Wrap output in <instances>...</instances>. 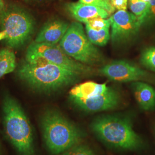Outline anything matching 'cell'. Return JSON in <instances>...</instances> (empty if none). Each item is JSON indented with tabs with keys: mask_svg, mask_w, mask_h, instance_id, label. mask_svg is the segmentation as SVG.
Here are the masks:
<instances>
[{
	"mask_svg": "<svg viewBox=\"0 0 155 155\" xmlns=\"http://www.w3.org/2000/svg\"><path fill=\"white\" fill-rule=\"evenodd\" d=\"M154 133H155V127H154Z\"/></svg>",
	"mask_w": 155,
	"mask_h": 155,
	"instance_id": "cell-30",
	"label": "cell"
},
{
	"mask_svg": "<svg viewBox=\"0 0 155 155\" xmlns=\"http://www.w3.org/2000/svg\"><path fill=\"white\" fill-rule=\"evenodd\" d=\"M143 65L155 71V47H152L144 50L141 56Z\"/></svg>",
	"mask_w": 155,
	"mask_h": 155,
	"instance_id": "cell-18",
	"label": "cell"
},
{
	"mask_svg": "<svg viewBox=\"0 0 155 155\" xmlns=\"http://www.w3.org/2000/svg\"><path fill=\"white\" fill-rule=\"evenodd\" d=\"M2 126L6 138L18 155H36L33 128L17 100L8 93L2 102Z\"/></svg>",
	"mask_w": 155,
	"mask_h": 155,
	"instance_id": "cell-1",
	"label": "cell"
},
{
	"mask_svg": "<svg viewBox=\"0 0 155 155\" xmlns=\"http://www.w3.org/2000/svg\"><path fill=\"white\" fill-rule=\"evenodd\" d=\"M85 24L94 30L99 31L106 28H110L111 21L109 18H104L102 17H96L90 19L86 22Z\"/></svg>",
	"mask_w": 155,
	"mask_h": 155,
	"instance_id": "cell-20",
	"label": "cell"
},
{
	"mask_svg": "<svg viewBox=\"0 0 155 155\" xmlns=\"http://www.w3.org/2000/svg\"><path fill=\"white\" fill-rule=\"evenodd\" d=\"M36 22L28 10L15 3L5 6L0 17L1 31L7 33L5 45L12 49H20L29 42L35 31Z\"/></svg>",
	"mask_w": 155,
	"mask_h": 155,
	"instance_id": "cell-5",
	"label": "cell"
},
{
	"mask_svg": "<svg viewBox=\"0 0 155 155\" xmlns=\"http://www.w3.org/2000/svg\"><path fill=\"white\" fill-rule=\"evenodd\" d=\"M17 75L34 91L50 94L76 83L83 75L50 63H30L24 61Z\"/></svg>",
	"mask_w": 155,
	"mask_h": 155,
	"instance_id": "cell-2",
	"label": "cell"
},
{
	"mask_svg": "<svg viewBox=\"0 0 155 155\" xmlns=\"http://www.w3.org/2000/svg\"><path fill=\"white\" fill-rule=\"evenodd\" d=\"M109 87L106 83L87 82L74 86L69 92V97L81 99L91 98L104 94Z\"/></svg>",
	"mask_w": 155,
	"mask_h": 155,
	"instance_id": "cell-14",
	"label": "cell"
},
{
	"mask_svg": "<svg viewBox=\"0 0 155 155\" xmlns=\"http://www.w3.org/2000/svg\"><path fill=\"white\" fill-rule=\"evenodd\" d=\"M133 94L140 107L144 110L155 108V89L147 83L136 81L132 83Z\"/></svg>",
	"mask_w": 155,
	"mask_h": 155,
	"instance_id": "cell-13",
	"label": "cell"
},
{
	"mask_svg": "<svg viewBox=\"0 0 155 155\" xmlns=\"http://www.w3.org/2000/svg\"><path fill=\"white\" fill-rule=\"evenodd\" d=\"M69 24L61 20H51L40 29L34 41L51 45L59 43L69 27Z\"/></svg>",
	"mask_w": 155,
	"mask_h": 155,
	"instance_id": "cell-11",
	"label": "cell"
},
{
	"mask_svg": "<svg viewBox=\"0 0 155 155\" xmlns=\"http://www.w3.org/2000/svg\"><path fill=\"white\" fill-rule=\"evenodd\" d=\"M129 7L142 25L144 22L149 10V2H143L141 0H129Z\"/></svg>",
	"mask_w": 155,
	"mask_h": 155,
	"instance_id": "cell-17",
	"label": "cell"
},
{
	"mask_svg": "<svg viewBox=\"0 0 155 155\" xmlns=\"http://www.w3.org/2000/svg\"><path fill=\"white\" fill-rule=\"evenodd\" d=\"M86 32L89 40L93 45L99 46L105 45L110 38L109 28L95 31L86 25Z\"/></svg>",
	"mask_w": 155,
	"mask_h": 155,
	"instance_id": "cell-16",
	"label": "cell"
},
{
	"mask_svg": "<svg viewBox=\"0 0 155 155\" xmlns=\"http://www.w3.org/2000/svg\"><path fill=\"white\" fill-rule=\"evenodd\" d=\"M59 45L67 55L85 65L97 64L103 59L100 51L89 40L79 22H73L69 25Z\"/></svg>",
	"mask_w": 155,
	"mask_h": 155,
	"instance_id": "cell-6",
	"label": "cell"
},
{
	"mask_svg": "<svg viewBox=\"0 0 155 155\" xmlns=\"http://www.w3.org/2000/svg\"><path fill=\"white\" fill-rule=\"evenodd\" d=\"M79 1L84 4L94 6L104 9L108 12L110 15L113 13L116 10L110 2L106 0H79Z\"/></svg>",
	"mask_w": 155,
	"mask_h": 155,
	"instance_id": "cell-21",
	"label": "cell"
},
{
	"mask_svg": "<svg viewBox=\"0 0 155 155\" xmlns=\"http://www.w3.org/2000/svg\"><path fill=\"white\" fill-rule=\"evenodd\" d=\"M25 58L24 61L30 63H50L82 75L92 71L91 68L67 55L58 45L33 41L28 46Z\"/></svg>",
	"mask_w": 155,
	"mask_h": 155,
	"instance_id": "cell-7",
	"label": "cell"
},
{
	"mask_svg": "<svg viewBox=\"0 0 155 155\" xmlns=\"http://www.w3.org/2000/svg\"><path fill=\"white\" fill-rule=\"evenodd\" d=\"M155 18V0H150L149 2V10L146 16L145 22Z\"/></svg>",
	"mask_w": 155,
	"mask_h": 155,
	"instance_id": "cell-23",
	"label": "cell"
},
{
	"mask_svg": "<svg viewBox=\"0 0 155 155\" xmlns=\"http://www.w3.org/2000/svg\"><path fill=\"white\" fill-rule=\"evenodd\" d=\"M39 125L47 149L53 155L61 154L83 143L85 134L61 111L45 109L39 118Z\"/></svg>",
	"mask_w": 155,
	"mask_h": 155,
	"instance_id": "cell-3",
	"label": "cell"
},
{
	"mask_svg": "<svg viewBox=\"0 0 155 155\" xmlns=\"http://www.w3.org/2000/svg\"><path fill=\"white\" fill-rule=\"evenodd\" d=\"M110 3L118 11L127 9V0H111Z\"/></svg>",
	"mask_w": 155,
	"mask_h": 155,
	"instance_id": "cell-22",
	"label": "cell"
},
{
	"mask_svg": "<svg viewBox=\"0 0 155 155\" xmlns=\"http://www.w3.org/2000/svg\"><path fill=\"white\" fill-rule=\"evenodd\" d=\"M143 2H150V0H141Z\"/></svg>",
	"mask_w": 155,
	"mask_h": 155,
	"instance_id": "cell-28",
	"label": "cell"
},
{
	"mask_svg": "<svg viewBox=\"0 0 155 155\" xmlns=\"http://www.w3.org/2000/svg\"><path fill=\"white\" fill-rule=\"evenodd\" d=\"M111 21L110 38L113 43L127 40L139 31L141 26L137 17L127 10H120L109 17Z\"/></svg>",
	"mask_w": 155,
	"mask_h": 155,
	"instance_id": "cell-8",
	"label": "cell"
},
{
	"mask_svg": "<svg viewBox=\"0 0 155 155\" xmlns=\"http://www.w3.org/2000/svg\"><path fill=\"white\" fill-rule=\"evenodd\" d=\"M106 1H108V2H110V1L111 0H106Z\"/></svg>",
	"mask_w": 155,
	"mask_h": 155,
	"instance_id": "cell-29",
	"label": "cell"
},
{
	"mask_svg": "<svg viewBox=\"0 0 155 155\" xmlns=\"http://www.w3.org/2000/svg\"><path fill=\"white\" fill-rule=\"evenodd\" d=\"M72 104L81 110L95 113L117 108L121 102V95L116 89L109 87L104 94L89 99L70 98Z\"/></svg>",
	"mask_w": 155,
	"mask_h": 155,
	"instance_id": "cell-10",
	"label": "cell"
},
{
	"mask_svg": "<svg viewBox=\"0 0 155 155\" xmlns=\"http://www.w3.org/2000/svg\"><path fill=\"white\" fill-rule=\"evenodd\" d=\"M0 155H2V145L0 142Z\"/></svg>",
	"mask_w": 155,
	"mask_h": 155,
	"instance_id": "cell-27",
	"label": "cell"
},
{
	"mask_svg": "<svg viewBox=\"0 0 155 155\" xmlns=\"http://www.w3.org/2000/svg\"><path fill=\"white\" fill-rule=\"evenodd\" d=\"M21 1L30 5H36V4H40L44 0H21Z\"/></svg>",
	"mask_w": 155,
	"mask_h": 155,
	"instance_id": "cell-24",
	"label": "cell"
},
{
	"mask_svg": "<svg viewBox=\"0 0 155 155\" xmlns=\"http://www.w3.org/2000/svg\"><path fill=\"white\" fill-rule=\"evenodd\" d=\"M5 2L4 1L0 2V17H1L2 12L5 8Z\"/></svg>",
	"mask_w": 155,
	"mask_h": 155,
	"instance_id": "cell-26",
	"label": "cell"
},
{
	"mask_svg": "<svg viewBox=\"0 0 155 155\" xmlns=\"http://www.w3.org/2000/svg\"><path fill=\"white\" fill-rule=\"evenodd\" d=\"M61 155H97L93 149L83 143L74 146L62 153Z\"/></svg>",
	"mask_w": 155,
	"mask_h": 155,
	"instance_id": "cell-19",
	"label": "cell"
},
{
	"mask_svg": "<svg viewBox=\"0 0 155 155\" xmlns=\"http://www.w3.org/2000/svg\"><path fill=\"white\" fill-rule=\"evenodd\" d=\"M65 9L68 14L79 22L86 23L96 17L107 18L110 14L105 9L80 2H68Z\"/></svg>",
	"mask_w": 155,
	"mask_h": 155,
	"instance_id": "cell-12",
	"label": "cell"
},
{
	"mask_svg": "<svg viewBox=\"0 0 155 155\" xmlns=\"http://www.w3.org/2000/svg\"><path fill=\"white\" fill-rule=\"evenodd\" d=\"M7 33L5 31H0V41L2 40H5L7 38Z\"/></svg>",
	"mask_w": 155,
	"mask_h": 155,
	"instance_id": "cell-25",
	"label": "cell"
},
{
	"mask_svg": "<svg viewBox=\"0 0 155 155\" xmlns=\"http://www.w3.org/2000/svg\"><path fill=\"white\" fill-rule=\"evenodd\" d=\"M16 67V56L10 48L0 50V78L15 71Z\"/></svg>",
	"mask_w": 155,
	"mask_h": 155,
	"instance_id": "cell-15",
	"label": "cell"
},
{
	"mask_svg": "<svg viewBox=\"0 0 155 155\" xmlns=\"http://www.w3.org/2000/svg\"><path fill=\"white\" fill-rule=\"evenodd\" d=\"M99 72L110 80L118 82H136L148 77L144 70L126 61H111L100 68Z\"/></svg>",
	"mask_w": 155,
	"mask_h": 155,
	"instance_id": "cell-9",
	"label": "cell"
},
{
	"mask_svg": "<svg viewBox=\"0 0 155 155\" xmlns=\"http://www.w3.org/2000/svg\"><path fill=\"white\" fill-rule=\"evenodd\" d=\"M90 129L106 145L122 150H140L144 141L135 132L130 117L121 115H104L91 122Z\"/></svg>",
	"mask_w": 155,
	"mask_h": 155,
	"instance_id": "cell-4",
	"label": "cell"
}]
</instances>
